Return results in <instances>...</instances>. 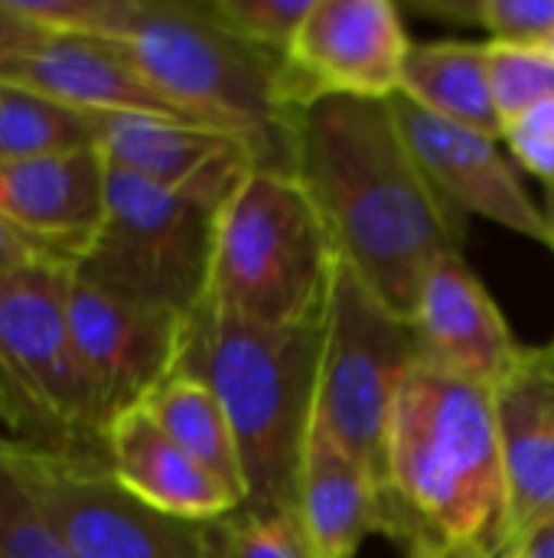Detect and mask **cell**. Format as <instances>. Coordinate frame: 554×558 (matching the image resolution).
I'll list each match as a JSON object with an SVG mask.
<instances>
[{
    "label": "cell",
    "instance_id": "1",
    "mask_svg": "<svg viewBox=\"0 0 554 558\" xmlns=\"http://www.w3.org/2000/svg\"><path fill=\"white\" fill-rule=\"evenodd\" d=\"M291 173L323 216L340 262L392 314L411 320L434 262L464 245V216L421 170L392 101H310L294 124Z\"/></svg>",
    "mask_w": 554,
    "mask_h": 558
},
{
    "label": "cell",
    "instance_id": "2",
    "mask_svg": "<svg viewBox=\"0 0 554 558\" xmlns=\"http://www.w3.org/2000/svg\"><path fill=\"white\" fill-rule=\"evenodd\" d=\"M385 484L424 533L509 553V490L493 389L418 363L385 432Z\"/></svg>",
    "mask_w": 554,
    "mask_h": 558
},
{
    "label": "cell",
    "instance_id": "3",
    "mask_svg": "<svg viewBox=\"0 0 554 558\" xmlns=\"http://www.w3.org/2000/svg\"><path fill=\"white\" fill-rule=\"evenodd\" d=\"M323 320L313 327H255L212 307L183 324L180 373L202 379L222 402L245 474V507L297 510L300 468L313 432Z\"/></svg>",
    "mask_w": 554,
    "mask_h": 558
},
{
    "label": "cell",
    "instance_id": "4",
    "mask_svg": "<svg viewBox=\"0 0 554 558\" xmlns=\"http://www.w3.org/2000/svg\"><path fill=\"white\" fill-rule=\"evenodd\" d=\"M114 43L186 121L242 134L258 147L261 170L291 173L300 111L281 56L238 39L206 3L173 0H131Z\"/></svg>",
    "mask_w": 554,
    "mask_h": 558
},
{
    "label": "cell",
    "instance_id": "5",
    "mask_svg": "<svg viewBox=\"0 0 554 558\" xmlns=\"http://www.w3.org/2000/svg\"><path fill=\"white\" fill-rule=\"evenodd\" d=\"M336 245L297 177L255 170L216 213L206 307L255 327H313L323 320Z\"/></svg>",
    "mask_w": 554,
    "mask_h": 558
},
{
    "label": "cell",
    "instance_id": "6",
    "mask_svg": "<svg viewBox=\"0 0 554 558\" xmlns=\"http://www.w3.org/2000/svg\"><path fill=\"white\" fill-rule=\"evenodd\" d=\"M49 265L0 275V389L20 445L104 458V425L65 320V275Z\"/></svg>",
    "mask_w": 554,
    "mask_h": 558
},
{
    "label": "cell",
    "instance_id": "7",
    "mask_svg": "<svg viewBox=\"0 0 554 558\" xmlns=\"http://www.w3.org/2000/svg\"><path fill=\"white\" fill-rule=\"evenodd\" d=\"M216 213L108 163L104 219L72 271L124 301L173 317L202 307Z\"/></svg>",
    "mask_w": 554,
    "mask_h": 558
},
{
    "label": "cell",
    "instance_id": "8",
    "mask_svg": "<svg viewBox=\"0 0 554 558\" xmlns=\"http://www.w3.org/2000/svg\"><path fill=\"white\" fill-rule=\"evenodd\" d=\"M418 363L411 320L392 314L340 262L323 314L313 432L385 477L392 405Z\"/></svg>",
    "mask_w": 554,
    "mask_h": 558
},
{
    "label": "cell",
    "instance_id": "9",
    "mask_svg": "<svg viewBox=\"0 0 554 558\" xmlns=\"http://www.w3.org/2000/svg\"><path fill=\"white\" fill-rule=\"evenodd\" d=\"M0 454L75 558H219L212 523L147 507L114 481L104 458L7 438Z\"/></svg>",
    "mask_w": 554,
    "mask_h": 558
},
{
    "label": "cell",
    "instance_id": "10",
    "mask_svg": "<svg viewBox=\"0 0 554 558\" xmlns=\"http://www.w3.org/2000/svg\"><path fill=\"white\" fill-rule=\"evenodd\" d=\"M65 320L104 428L114 415L137 409L180 366L183 317L124 301L72 268L65 275Z\"/></svg>",
    "mask_w": 554,
    "mask_h": 558
},
{
    "label": "cell",
    "instance_id": "11",
    "mask_svg": "<svg viewBox=\"0 0 554 558\" xmlns=\"http://www.w3.org/2000/svg\"><path fill=\"white\" fill-rule=\"evenodd\" d=\"M411 49L405 20L389 0H313L287 62L294 108L323 95L392 98Z\"/></svg>",
    "mask_w": 554,
    "mask_h": 558
},
{
    "label": "cell",
    "instance_id": "12",
    "mask_svg": "<svg viewBox=\"0 0 554 558\" xmlns=\"http://www.w3.org/2000/svg\"><path fill=\"white\" fill-rule=\"evenodd\" d=\"M98 147L108 163L219 213L261 170L258 147L232 131L147 114L98 118Z\"/></svg>",
    "mask_w": 554,
    "mask_h": 558
},
{
    "label": "cell",
    "instance_id": "13",
    "mask_svg": "<svg viewBox=\"0 0 554 558\" xmlns=\"http://www.w3.org/2000/svg\"><path fill=\"white\" fill-rule=\"evenodd\" d=\"M389 101L411 154L457 216H483L552 248L545 209L519 183L500 137L434 118L402 95H392Z\"/></svg>",
    "mask_w": 554,
    "mask_h": 558
},
{
    "label": "cell",
    "instance_id": "14",
    "mask_svg": "<svg viewBox=\"0 0 554 558\" xmlns=\"http://www.w3.org/2000/svg\"><path fill=\"white\" fill-rule=\"evenodd\" d=\"M411 327L424 366L490 389L522 353L506 314L464 262L460 248L441 255L428 271Z\"/></svg>",
    "mask_w": 554,
    "mask_h": 558
},
{
    "label": "cell",
    "instance_id": "15",
    "mask_svg": "<svg viewBox=\"0 0 554 558\" xmlns=\"http://www.w3.org/2000/svg\"><path fill=\"white\" fill-rule=\"evenodd\" d=\"M0 82L95 118L147 114L186 121L150 88V82L114 39L39 33L26 49L3 62Z\"/></svg>",
    "mask_w": 554,
    "mask_h": 558
},
{
    "label": "cell",
    "instance_id": "16",
    "mask_svg": "<svg viewBox=\"0 0 554 558\" xmlns=\"http://www.w3.org/2000/svg\"><path fill=\"white\" fill-rule=\"evenodd\" d=\"M493 405L509 490V549H516L554 520V337L522 347L493 386Z\"/></svg>",
    "mask_w": 554,
    "mask_h": 558
},
{
    "label": "cell",
    "instance_id": "17",
    "mask_svg": "<svg viewBox=\"0 0 554 558\" xmlns=\"http://www.w3.org/2000/svg\"><path fill=\"white\" fill-rule=\"evenodd\" d=\"M104 199L108 160L101 147L0 163V219L69 265L95 239Z\"/></svg>",
    "mask_w": 554,
    "mask_h": 558
},
{
    "label": "cell",
    "instance_id": "18",
    "mask_svg": "<svg viewBox=\"0 0 554 558\" xmlns=\"http://www.w3.org/2000/svg\"><path fill=\"white\" fill-rule=\"evenodd\" d=\"M297 513L323 558H356L369 533H389L402 543H411L418 533H424L398 507L385 477L320 432H310L307 441Z\"/></svg>",
    "mask_w": 554,
    "mask_h": 558
},
{
    "label": "cell",
    "instance_id": "19",
    "mask_svg": "<svg viewBox=\"0 0 554 558\" xmlns=\"http://www.w3.org/2000/svg\"><path fill=\"white\" fill-rule=\"evenodd\" d=\"M104 461L127 494L167 517L216 523L242 510V500L196 464L144 405L111 418L104 428Z\"/></svg>",
    "mask_w": 554,
    "mask_h": 558
},
{
    "label": "cell",
    "instance_id": "20",
    "mask_svg": "<svg viewBox=\"0 0 554 558\" xmlns=\"http://www.w3.org/2000/svg\"><path fill=\"white\" fill-rule=\"evenodd\" d=\"M398 95L434 118L503 141V121L490 82V43H411Z\"/></svg>",
    "mask_w": 554,
    "mask_h": 558
},
{
    "label": "cell",
    "instance_id": "21",
    "mask_svg": "<svg viewBox=\"0 0 554 558\" xmlns=\"http://www.w3.org/2000/svg\"><path fill=\"white\" fill-rule=\"evenodd\" d=\"M147 415L216 481H222L245 507V474L238 461L235 432L219 396L189 373L167 376L144 402Z\"/></svg>",
    "mask_w": 554,
    "mask_h": 558
},
{
    "label": "cell",
    "instance_id": "22",
    "mask_svg": "<svg viewBox=\"0 0 554 558\" xmlns=\"http://www.w3.org/2000/svg\"><path fill=\"white\" fill-rule=\"evenodd\" d=\"M98 147V118L3 85L0 101V163L59 157Z\"/></svg>",
    "mask_w": 554,
    "mask_h": 558
},
{
    "label": "cell",
    "instance_id": "23",
    "mask_svg": "<svg viewBox=\"0 0 554 558\" xmlns=\"http://www.w3.org/2000/svg\"><path fill=\"white\" fill-rule=\"evenodd\" d=\"M219 558H323L297 510H235L212 523Z\"/></svg>",
    "mask_w": 554,
    "mask_h": 558
},
{
    "label": "cell",
    "instance_id": "24",
    "mask_svg": "<svg viewBox=\"0 0 554 558\" xmlns=\"http://www.w3.org/2000/svg\"><path fill=\"white\" fill-rule=\"evenodd\" d=\"M490 82L500 121L554 98V49H526L490 43Z\"/></svg>",
    "mask_w": 554,
    "mask_h": 558
},
{
    "label": "cell",
    "instance_id": "25",
    "mask_svg": "<svg viewBox=\"0 0 554 558\" xmlns=\"http://www.w3.org/2000/svg\"><path fill=\"white\" fill-rule=\"evenodd\" d=\"M0 558H75L0 454Z\"/></svg>",
    "mask_w": 554,
    "mask_h": 558
},
{
    "label": "cell",
    "instance_id": "26",
    "mask_svg": "<svg viewBox=\"0 0 554 558\" xmlns=\"http://www.w3.org/2000/svg\"><path fill=\"white\" fill-rule=\"evenodd\" d=\"M310 7L313 0H206V10L225 29L281 59L291 52Z\"/></svg>",
    "mask_w": 554,
    "mask_h": 558
},
{
    "label": "cell",
    "instance_id": "27",
    "mask_svg": "<svg viewBox=\"0 0 554 558\" xmlns=\"http://www.w3.org/2000/svg\"><path fill=\"white\" fill-rule=\"evenodd\" d=\"M16 20L46 36L118 39L131 0H3Z\"/></svg>",
    "mask_w": 554,
    "mask_h": 558
},
{
    "label": "cell",
    "instance_id": "28",
    "mask_svg": "<svg viewBox=\"0 0 554 558\" xmlns=\"http://www.w3.org/2000/svg\"><path fill=\"white\" fill-rule=\"evenodd\" d=\"M480 26L490 43L554 49V0H480Z\"/></svg>",
    "mask_w": 554,
    "mask_h": 558
},
{
    "label": "cell",
    "instance_id": "29",
    "mask_svg": "<svg viewBox=\"0 0 554 558\" xmlns=\"http://www.w3.org/2000/svg\"><path fill=\"white\" fill-rule=\"evenodd\" d=\"M503 144L529 173H535L545 186H554V98L506 121Z\"/></svg>",
    "mask_w": 554,
    "mask_h": 558
},
{
    "label": "cell",
    "instance_id": "30",
    "mask_svg": "<svg viewBox=\"0 0 554 558\" xmlns=\"http://www.w3.org/2000/svg\"><path fill=\"white\" fill-rule=\"evenodd\" d=\"M49 265H69V262L52 255L49 248L29 242L7 219H0V275L29 271V268H49Z\"/></svg>",
    "mask_w": 554,
    "mask_h": 558
},
{
    "label": "cell",
    "instance_id": "31",
    "mask_svg": "<svg viewBox=\"0 0 554 558\" xmlns=\"http://www.w3.org/2000/svg\"><path fill=\"white\" fill-rule=\"evenodd\" d=\"M408 558H493L487 556L483 549L477 546H464V543H447V539H438L431 533H418L411 543H408Z\"/></svg>",
    "mask_w": 554,
    "mask_h": 558
},
{
    "label": "cell",
    "instance_id": "32",
    "mask_svg": "<svg viewBox=\"0 0 554 558\" xmlns=\"http://www.w3.org/2000/svg\"><path fill=\"white\" fill-rule=\"evenodd\" d=\"M36 36H39V33L29 29L23 20H16V16L10 13V7L0 0V69H3V62H7L10 56H16L20 49H26Z\"/></svg>",
    "mask_w": 554,
    "mask_h": 558
},
{
    "label": "cell",
    "instance_id": "33",
    "mask_svg": "<svg viewBox=\"0 0 554 558\" xmlns=\"http://www.w3.org/2000/svg\"><path fill=\"white\" fill-rule=\"evenodd\" d=\"M519 549L529 558H554V520H549L545 526H539L535 533H529Z\"/></svg>",
    "mask_w": 554,
    "mask_h": 558
},
{
    "label": "cell",
    "instance_id": "34",
    "mask_svg": "<svg viewBox=\"0 0 554 558\" xmlns=\"http://www.w3.org/2000/svg\"><path fill=\"white\" fill-rule=\"evenodd\" d=\"M0 435H3L7 441L13 438V412H10V402H7L3 389H0Z\"/></svg>",
    "mask_w": 554,
    "mask_h": 558
},
{
    "label": "cell",
    "instance_id": "35",
    "mask_svg": "<svg viewBox=\"0 0 554 558\" xmlns=\"http://www.w3.org/2000/svg\"><path fill=\"white\" fill-rule=\"evenodd\" d=\"M542 209H545V219H549V232H552V252H554V186H545V203H542Z\"/></svg>",
    "mask_w": 554,
    "mask_h": 558
},
{
    "label": "cell",
    "instance_id": "36",
    "mask_svg": "<svg viewBox=\"0 0 554 558\" xmlns=\"http://www.w3.org/2000/svg\"><path fill=\"white\" fill-rule=\"evenodd\" d=\"M500 558H529V556H526V553H522V549H519V546H516V549H509V553H506V556H500Z\"/></svg>",
    "mask_w": 554,
    "mask_h": 558
},
{
    "label": "cell",
    "instance_id": "37",
    "mask_svg": "<svg viewBox=\"0 0 554 558\" xmlns=\"http://www.w3.org/2000/svg\"><path fill=\"white\" fill-rule=\"evenodd\" d=\"M0 101H3V82H0Z\"/></svg>",
    "mask_w": 554,
    "mask_h": 558
},
{
    "label": "cell",
    "instance_id": "38",
    "mask_svg": "<svg viewBox=\"0 0 554 558\" xmlns=\"http://www.w3.org/2000/svg\"><path fill=\"white\" fill-rule=\"evenodd\" d=\"M0 445H3V435H0Z\"/></svg>",
    "mask_w": 554,
    "mask_h": 558
}]
</instances>
